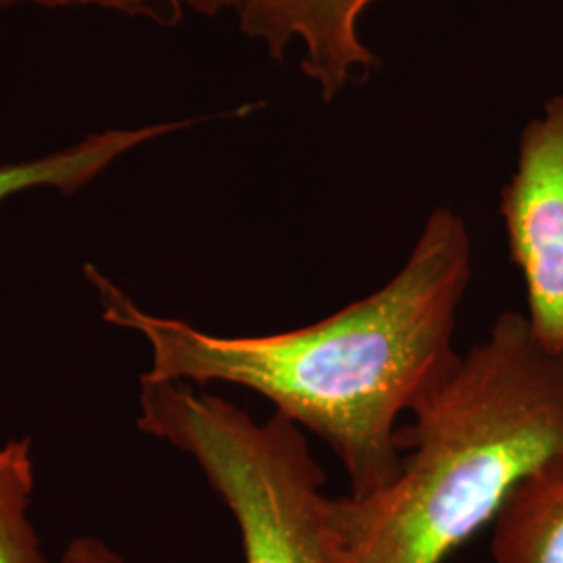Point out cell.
Returning a JSON list of instances; mask_svg holds the SVG:
<instances>
[{
	"label": "cell",
	"mask_w": 563,
	"mask_h": 563,
	"mask_svg": "<svg viewBox=\"0 0 563 563\" xmlns=\"http://www.w3.org/2000/svg\"><path fill=\"white\" fill-rule=\"evenodd\" d=\"M102 322L139 334L144 383L262 395L286 420L320 437L342 462L351 497L395 483L397 422L457 362L453 334L472 278V239L455 211L430 213L401 269L320 322L262 336H220L142 309L99 267L84 265Z\"/></svg>",
	"instance_id": "obj_1"
},
{
	"label": "cell",
	"mask_w": 563,
	"mask_h": 563,
	"mask_svg": "<svg viewBox=\"0 0 563 563\" xmlns=\"http://www.w3.org/2000/svg\"><path fill=\"white\" fill-rule=\"evenodd\" d=\"M399 430L395 483L334 499L342 563H443L518 484L563 455V353L504 313Z\"/></svg>",
	"instance_id": "obj_2"
},
{
	"label": "cell",
	"mask_w": 563,
	"mask_h": 563,
	"mask_svg": "<svg viewBox=\"0 0 563 563\" xmlns=\"http://www.w3.org/2000/svg\"><path fill=\"white\" fill-rule=\"evenodd\" d=\"M136 428L199 465L241 530L244 563H342L334 499L297 423L257 422L207 388L141 380Z\"/></svg>",
	"instance_id": "obj_3"
},
{
	"label": "cell",
	"mask_w": 563,
	"mask_h": 563,
	"mask_svg": "<svg viewBox=\"0 0 563 563\" xmlns=\"http://www.w3.org/2000/svg\"><path fill=\"white\" fill-rule=\"evenodd\" d=\"M501 216L526 286L528 323L549 351L563 353V97L544 102L523 128Z\"/></svg>",
	"instance_id": "obj_4"
},
{
	"label": "cell",
	"mask_w": 563,
	"mask_h": 563,
	"mask_svg": "<svg viewBox=\"0 0 563 563\" xmlns=\"http://www.w3.org/2000/svg\"><path fill=\"white\" fill-rule=\"evenodd\" d=\"M376 0H244L242 32L280 60L295 41L305 44L302 74L316 81L323 101H334L355 69H372L378 57L360 41L357 23Z\"/></svg>",
	"instance_id": "obj_5"
},
{
	"label": "cell",
	"mask_w": 563,
	"mask_h": 563,
	"mask_svg": "<svg viewBox=\"0 0 563 563\" xmlns=\"http://www.w3.org/2000/svg\"><path fill=\"white\" fill-rule=\"evenodd\" d=\"M493 523V562L563 563V455L518 484Z\"/></svg>",
	"instance_id": "obj_6"
},
{
	"label": "cell",
	"mask_w": 563,
	"mask_h": 563,
	"mask_svg": "<svg viewBox=\"0 0 563 563\" xmlns=\"http://www.w3.org/2000/svg\"><path fill=\"white\" fill-rule=\"evenodd\" d=\"M157 125L107 130L86 136L84 141L55 153L27 162L0 165V205L30 190L51 188L60 195L78 192L86 184L99 178L123 155L146 142L157 141Z\"/></svg>",
	"instance_id": "obj_7"
},
{
	"label": "cell",
	"mask_w": 563,
	"mask_h": 563,
	"mask_svg": "<svg viewBox=\"0 0 563 563\" xmlns=\"http://www.w3.org/2000/svg\"><path fill=\"white\" fill-rule=\"evenodd\" d=\"M34 488V441L0 444V563H51L30 516Z\"/></svg>",
	"instance_id": "obj_8"
},
{
	"label": "cell",
	"mask_w": 563,
	"mask_h": 563,
	"mask_svg": "<svg viewBox=\"0 0 563 563\" xmlns=\"http://www.w3.org/2000/svg\"><path fill=\"white\" fill-rule=\"evenodd\" d=\"M59 563H125L120 553L101 537L84 534L71 539L60 553Z\"/></svg>",
	"instance_id": "obj_9"
},
{
	"label": "cell",
	"mask_w": 563,
	"mask_h": 563,
	"mask_svg": "<svg viewBox=\"0 0 563 563\" xmlns=\"http://www.w3.org/2000/svg\"><path fill=\"white\" fill-rule=\"evenodd\" d=\"M81 4H95L102 9H111V11H120L125 15H144V18H153V20L165 21L163 15H167L165 7L172 4L174 9H178L172 0H81Z\"/></svg>",
	"instance_id": "obj_10"
},
{
	"label": "cell",
	"mask_w": 563,
	"mask_h": 563,
	"mask_svg": "<svg viewBox=\"0 0 563 563\" xmlns=\"http://www.w3.org/2000/svg\"><path fill=\"white\" fill-rule=\"evenodd\" d=\"M176 7H186L199 15L216 18L223 11H241L244 0H172Z\"/></svg>",
	"instance_id": "obj_11"
},
{
	"label": "cell",
	"mask_w": 563,
	"mask_h": 563,
	"mask_svg": "<svg viewBox=\"0 0 563 563\" xmlns=\"http://www.w3.org/2000/svg\"><path fill=\"white\" fill-rule=\"evenodd\" d=\"M13 2H20V0H0V7L2 4H13ZM30 2H41V4H48V7H55V4H74V0H30Z\"/></svg>",
	"instance_id": "obj_12"
}]
</instances>
